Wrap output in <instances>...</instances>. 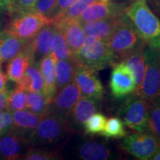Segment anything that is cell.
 Returning <instances> with one entry per match:
<instances>
[{"instance_id":"1","label":"cell","mask_w":160,"mask_h":160,"mask_svg":"<svg viewBox=\"0 0 160 160\" xmlns=\"http://www.w3.org/2000/svg\"><path fill=\"white\" fill-rule=\"evenodd\" d=\"M125 13L145 45L160 51V19L150 8L147 0H133Z\"/></svg>"},{"instance_id":"2","label":"cell","mask_w":160,"mask_h":160,"mask_svg":"<svg viewBox=\"0 0 160 160\" xmlns=\"http://www.w3.org/2000/svg\"><path fill=\"white\" fill-rule=\"evenodd\" d=\"M106 44L114 56L116 63L122 61L131 53L146 46L125 12L122 15L117 28Z\"/></svg>"},{"instance_id":"3","label":"cell","mask_w":160,"mask_h":160,"mask_svg":"<svg viewBox=\"0 0 160 160\" xmlns=\"http://www.w3.org/2000/svg\"><path fill=\"white\" fill-rule=\"evenodd\" d=\"M73 133V128L67 119L46 113L32 133L29 144L31 148L57 145Z\"/></svg>"},{"instance_id":"4","label":"cell","mask_w":160,"mask_h":160,"mask_svg":"<svg viewBox=\"0 0 160 160\" xmlns=\"http://www.w3.org/2000/svg\"><path fill=\"white\" fill-rule=\"evenodd\" d=\"M73 59L97 71L116 63L114 56L106 42L91 36H86L82 46Z\"/></svg>"},{"instance_id":"5","label":"cell","mask_w":160,"mask_h":160,"mask_svg":"<svg viewBox=\"0 0 160 160\" xmlns=\"http://www.w3.org/2000/svg\"><path fill=\"white\" fill-rule=\"evenodd\" d=\"M145 71L141 85L136 90V94L148 101L160 98V59L159 51L147 45L144 50Z\"/></svg>"},{"instance_id":"6","label":"cell","mask_w":160,"mask_h":160,"mask_svg":"<svg viewBox=\"0 0 160 160\" xmlns=\"http://www.w3.org/2000/svg\"><path fill=\"white\" fill-rule=\"evenodd\" d=\"M5 31L19 39H30L44 26L52 23L48 17L36 11L16 12Z\"/></svg>"},{"instance_id":"7","label":"cell","mask_w":160,"mask_h":160,"mask_svg":"<svg viewBox=\"0 0 160 160\" xmlns=\"http://www.w3.org/2000/svg\"><path fill=\"white\" fill-rule=\"evenodd\" d=\"M149 102L140 96L130 97L119 110V117L129 128L137 132H147Z\"/></svg>"},{"instance_id":"8","label":"cell","mask_w":160,"mask_h":160,"mask_svg":"<svg viewBox=\"0 0 160 160\" xmlns=\"http://www.w3.org/2000/svg\"><path fill=\"white\" fill-rule=\"evenodd\" d=\"M160 145L154 136L148 132H139L125 137L122 141V148L140 160L151 159Z\"/></svg>"},{"instance_id":"9","label":"cell","mask_w":160,"mask_h":160,"mask_svg":"<svg viewBox=\"0 0 160 160\" xmlns=\"http://www.w3.org/2000/svg\"><path fill=\"white\" fill-rule=\"evenodd\" d=\"M81 96L79 86L73 80L57 91L46 113H53L68 120L72 109Z\"/></svg>"},{"instance_id":"10","label":"cell","mask_w":160,"mask_h":160,"mask_svg":"<svg viewBox=\"0 0 160 160\" xmlns=\"http://www.w3.org/2000/svg\"><path fill=\"white\" fill-rule=\"evenodd\" d=\"M128 5L126 2L114 0H97L83 11L77 19L82 25L96 20L117 17L122 14Z\"/></svg>"},{"instance_id":"11","label":"cell","mask_w":160,"mask_h":160,"mask_svg":"<svg viewBox=\"0 0 160 160\" xmlns=\"http://www.w3.org/2000/svg\"><path fill=\"white\" fill-rule=\"evenodd\" d=\"M110 88L115 98H123L134 93L137 89L135 77L132 71L122 62L113 65Z\"/></svg>"},{"instance_id":"12","label":"cell","mask_w":160,"mask_h":160,"mask_svg":"<svg viewBox=\"0 0 160 160\" xmlns=\"http://www.w3.org/2000/svg\"><path fill=\"white\" fill-rule=\"evenodd\" d=\"M74 81L79 86L82 95L102 99L105 90L97 74V71L77 62Z\"/></svg>"},{"instance_id":"13","label":"cell","mask_w":160,"mask_h":160,"mask_svg":"<svg viewBox=\"0 0 160 160\" xmlns=\"http://www.w3.org/2000/svg\"><path fill=\"white\" fill-rule=\"evenodd\" d=\"M30 149L28 141L12 130L0 136V159H23Z\"/></svg>"},{"instance_id":"14","label":"cell","mask_w":160,"mask_h":160,"mask_svg":"<svg viewBox=\"0 0 160 160\" xmlns=\"http://www.w3.org/2000/svg\"><path fill=\"white\" fill-rule=\"evenodd\" d=\"M53 29V23L48 24L28 41L25 49L31 56L33 63L39 64L40 60L52 52L51 39Z\"/></svg>"},{"instance_id":"15","label":"cell","mask_w":160,"mask_h":160,"mask_svg":"<svg viewBox=\"0 0 160 160\" xmlns=\"http://www.w3.org/2000/svg\"><path fill=\"white\" fill-rule=\"evenodd\" d=\"M65 36L73 57L81 48L86 35L82 24L77 19H60L54 22Z\"/></svg>"},{"instance_id":"16","label":"cell","mask_w":160,"mask_h":160,"mask_svg":"<svg viewBox=\"0 0 160 160\" xmlns=\"http://www.w3.org/2000/svg\"><path fill=\"white\" fill-rule=\"evenodd\" d=\"M13 125L12 131L25 138L29 142L32 133L44 115H39L28 110L12 112Z\"/></svg>"},{"instance_id":"17","label":"cell","mask_w":160,"mask_h":160,"mask_svg":"<svg viewBox=\"0 0 160 160\" xmlns=\"http://www.w3.org/2000/svg\"><path fill=\"white\" fill-rule=\"evenodd\" d=\"M122 15L89 22L82 25L86 35L96 37L106 42L117 28Z\"/></svg>"},{"instance_id":"18","label":"cell","mask_w":160,"mask_h":160,"mask_svg":"<svg viewBox=\"0 0 160 160\" xmlns=\"http://www.w3.org/2000/svg\"><path fill=\"white\" fill-rule=\"evenodd\" d=\"M99 101L97 99L82 95L72 109L68 121L76 126L83 124L95 113L99 111Z\"/></svg>"},{"instance_id":"19","label":"cell","mask_w":160,"mask_h":160,"mask_svg":"<svg viewBox=\"0 0 160 160\" xmlns=\"http://www.w3.org/2000/svg\"><path fill=\"white\" fill-rule=\"evenodd\" d=\"M57 59L53 52L42 58L39 62V68L42 77L45 92L52 99L57 93L56 85V64Z\"/></svg>"},{"instance_id":"20","label":"cell","mask_w":160,"mask_h":160,"mask_svg":"<svg viewBox=\"0 0 160 160\" xmlns=\"http://www.w3.org/2000/svg\"><path fill=\"white\" fill-rule=\"evenodd\" d=\"M28 39H19L5 31L0 33V59L8 62L22 51Z\"/></svg>"},{"instance_id":"21","label":"cell","mask_w":160,"mask_h":160,"mask_svg":"<svg viewBox=\"0 0 160 160\" xmlns=\"http://www.w3.org/2000/svg\"><path fill=\"white\" fill-rule=\"evenodd\" d=\"M32 63L33 62L31 56L25 48L22 51L8 61L6 73L8 79L13 82H18L22 78L28 66Z\"/></svg>"},{"instance_id":"22","label":"cell","mask_w":160,"mask_h":160,"mask_svg":"<svg viewBox=\"0 0 160 160\" xmlns=\"http://www.w3.org/2000/svg\"><path fill=\"white\" fill-rule=\"evenodd\" d=\"M79 159L84 160H106L111 156V151L103 143L87 141L79 148Z\"/></svg>"},{"instance_id":"23","label":"cell","mask_w":160,"mask_h":160,"mask_svg":"<svg viewBox=\"0 0 160 160\" xmlns=\"http://www.w3.org/2000/svg\"><path fill=\"white\" fill-rule=\"evenodd\" d=\"M17 85H19L28 92H45V85L39 68V64H31L26 70L22 78L17 82Z\"/></svg>"},{"instance_id":"24","label":"cell","mask_w":160,"mask_h":160,"mask_svg":"<svg viewBox=\"0 0 160 160\" xmlns=\"http://www.w3.org/2000/svg\"><path fill=\"white\" fill-rule=\"evenodd\" d=\"M145 48L131 53L122 61H121L131 70L133 74L134 75L137 88H138L141 85L143 80L144 75H145V54H144Z\"/></svg>"},{"instance_id":"25","label":"cell","mask_w":160,"mask_h":160,"mask_svg":"<svg viewBox=\"0 0 160 160\" xmlns=\"http://www.w3.org/2000/svg\"><path fill=\"white\" fill-rule=\"evenodd\" d=\"M76 65L77 61L74 59L57 60L56 64V85L57 91L74 80Z\"/></svg>"},{"instance_id":"26","label":"cell","mask_w":160,"mask_h":160,"mask_svg":"<svg viewBox=\"0 0 160 160\" xmlns=\"http://www.w3.org/2000/svg\"><path fill=\"white\" fill-rule=\"evenodd\" d=\"M53 25L54 29L51 39L52 52L57 60L73 59V56L63 33L55 24Z\"/></svg>"},{"instance_id":"27","label":"cell","mask_w":160,"mask_h":160,"mask_svg":"<svg viewBox=\"0 0 160 160\" xmlns=\"http://www.w3.org/2000/svg\"><path fill=\"white\" fill-rule=\"evenodd\" d=\"M52 98L44 91H29L27 95L26 110L39 115L47 112Z\"/></svg>"},{"instance_id":"28","label":"cell","mask_w":160,"mask_h":160,"mask_svg":"<svg viewBox=\"0 0 160 160\" xmlns=\"http://www.w3.org/2000/svg\"><path fill=\"white\" fill-rule=\"evenodd\" d=\"M149 102L147 132L154 136L160 144V98Z\"/></svg>"},{"instance_id":"29","label":"cell","mask_w":160,"mask_h":160,"mask_svg":"<svg viewBox=\"0 0 160 160\" xmlns=\"http://www.w3.org/2000/svg\"><path fill=\"white\" fill-rule=\"evenodd\" d=\"M27 95L28 91L19 85H17L10 92L8 100V111L13 112L26 110Z\"/></svg>"},{"instance_id":"30","label":"cell","mask_w":160,"mask_h":160,"mask_svg":"<svg viewBox=\"0 0 160 160\" xmlns=\"http://www.w3.org/2000/svg\"><path fill=\"white\" fill-rule=\"evenodd\" d=\"M123 121L119 117H111L106 122L101 134L107 138H122L127 135Z\"/></svg>"},{"instance_id":"31","label":"cell","mask_w":160,"mask_h":160,"mask_svg":"<svg viewBox=\"0 0 160 160\" xmlns=\"http://www.w3.org/2000/svg\"><path fill=\"white\" fill-rule=\"evenodd\" d=\"M107 122L105 115L101 113H95L83 124V128L87 134H99L103 131Z\"/></svg>"},{"instance_id":"32","label":"cell","mask_w":160,"mask_h":160,"mask_svg":"<svg viewBox=\"0 0 160 160\" xmlns=\"http://www.w3.org/2000/svg\"><path fill=\"white\" fill-rule=\"evenodd\" d=\"M97 0H77L68 9L54 22L60 19H77L83 11Z\"/></svg>"},{"instance_id":"33","label":"cell","mask_w":160,"mask_h":160,"mask_svg":"<svg viewBox=\"0 0 160 160\" xmlns=\"http://www.w3.org/2000/svg\"><path fill=\"white\" fill-rule=\"evenodd\" d=\"M59 159V154L57 151L43 148H31L25 157L23 158L25 160H53Z\"/></svg>"},{"instance_id":"34","label":"cell","mask_w":160,"mask_h":160,"mask_svg":"<svg viewBox=\"0 0 160 160\" xmlns=\"http://www.w3.org/2000/svg\"><path fill=\"white\" fill-rule=\"evenodd\" d=\"M77 0H57L54 7L53 8V11H52L48 17L51 20L52 22H53L55 20H57Z\"/></svg>"},{"instance_id":"35","label":"cell","mask_w":160,"mask_h":160,"mask_svg":"<svg viewBox=\"0 0 160 160\" xmlns=\"http://www.w3.org/2000/svg\"><path fill=\"white\" fill-rule=\"evenodd\" d=\"M13 125L12 112L8 110L0 112V136L12 129Z\"/></svg>"},{"instance_id":"36","label":"cell","mask_w":160,"mask_h":160,"mask_svg":"<svg viewBox=\"0 0 160 160\" xmlns=\"http://www.w3.org/2000/svg\"><path fill=\"white\" fill-rule=\"evenodd\" d=\"M56 2L57 0H37L33 11L49 17L53 11Z\"/></svg>"},{"instance_id":"37","label":"cell","mask_w":160,"mask_h":160,"mask_svg":"<svg viewBox=\"0 0 160 160\" xmlns=\"http://www.w3.org/2000/svg\"><path fill=\"white\" fill-rule=\"evenodd\" d=\"M37 0H14L15 12L33 11Z\"/></svg>"},{"instance_id":"38","label":"cell","mask_w":160,"mask_h":160,"mask_svg":"<svg viewBox=\"0 0 160 160\" xmlns=\"http://www.w3.org/2000/svg\"><path fill=\"white\" fill-rule=\"evenodd\" d=\"M8 89H5L2 91H0V112L7 110L8 107V100L10 94Z\"/></svg>"},{"instance_id":"39","label":"cell","mask_w":160,"mask_h":160,"mask_svg":"<svg viewBox=\"0 0 160 160\" xmlns=\"http://www.w3.org/2000/svg\"><path fill=\"white\" fill-rule=\"evenodd\" d=\"M147 2L153 13L160 19V0H148Z\"/></svg>"},{"instance_id":"40","label":"cell","mask_w":160,"mask_h":160,"mask_svg":"<svg viewBox=\"0 0 160 160\" xmlns=\"http://www.w3.org/2000/svg\"><path fill=\"white\" fill-rule=\"evenodd\" d=\"M14 0H0V11L2 10H10L13 11Z\"/></svg>"},{"instance_id":"41","label":"cell","mask_w":160,"mask_h":160,"mask_svg":"<svg viewBox=\"0 0 160 160\" xmlns=\"http://www.w3.org/2000/svg\"><path fill=\"white\" fill-rule=\"evenodd\" d=\"M7 75L4 73L3 70L2 69L0 66V91H2L4 90L7 89Z\"/></svg>"},{"instance_id":"42","label":"cell","mask_w":160,"mask_h":160,"mask_svg":"<svg viewBox=\"0 0 160 160\" xmlns=\"http://www.w3.org/2000/svg\"><path fill=\"white\" fill-rule=\"evenodd\" d=\"M153 160H160V145L157 148V151H155V153H153V155L152 156L151 159Z\"/></svg>"},{"instance_id":"43","label":"cell","mask_w":160,"mask_h":160,"mask_svg":"<svg viewBox=\"0 0 160 160\" xmlns=\"http://www.w3.org/2000/svg\"><path fill=\"white\" fill-rule=\"evenodd\" d=\"M1 28H2V20H1V18H0V31H1Z\"/></svg>"},{"instance_id":"44","label":"cell","mask_w":160,"mask_h":160,"mask_svg":"<svg viewBox=\"0 0 160 160\" xmlns=\"http://www.w3.org/2000/svg\"><path fill=\"white\" fill-rule=\"evenodd\" d=\"M2 62L1 59H0V66H1V64H2Z\"/></svg>"},{"instance_id":"45","label":"cell","mask_w":160,"mask_h":160,"mask_svg":"<svg viewBox=\"0 0 160 160\" xmlns=\"http://www.w3.org/2000/svg\"><path fill=\"white\" fill-rule=\"evenodd\" d=\"M159 59H160V51H159Z\"/></svg>"},{"instance_id":"46","label":"cell","mask_w":160,"mask_h":160,"mask_svg":"<svg viewBox=\"0 0 160 160\" xmlns=\"http://www.w3.org/2000/svg\"><path fill=\"white\" fill-rule=\"evenodd\" d=\"M128 1H132V0H128Z\"/></svg>"}]
</instances>
